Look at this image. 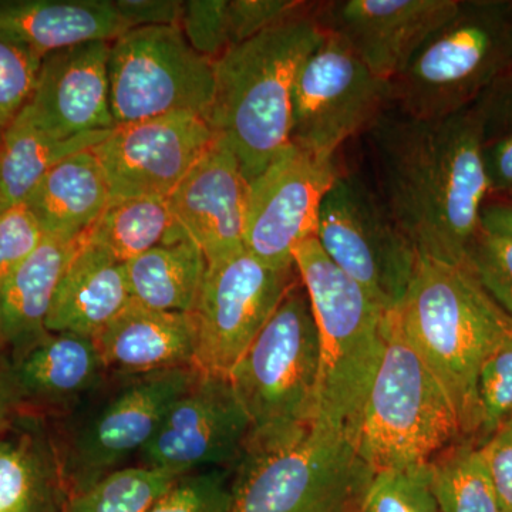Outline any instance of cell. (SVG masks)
<instances>
[{
    "label": "cell",
    "mask_w": 512,
    "mask_h": 512,
    "mask_svg": "<svg viewBox=\"0 0 512 512\" xmlns=\"http://www.w3.org/2000/svg\"><path fill=\"white\" fill-rule=\"evenodd\" d=\"M131 302L126 265L82 238L57 285L46 329L94 339Z\"/></svg>",
    "instance_id": "obj_22"
},
{
    "label": "cell",
    "mask_w": 512,
    "mask_h": 512,
    "mask_svg": "<svg viewBox=\"0 0 512 512\" xmlns=\"http://www.w3.org/2000/svg\"><path fill=\"white\" fill-rule=\"evenodd\" d=\"M251 423L227 376L198 373L164 414L136 466L183 477L235 468L247 451Z\"/></svg>",
    "instance_id": "obj_14"
},
{
    "label": "cell",
    "mask_w": 512,
    "mask_h": 512,
    "mask_svg": "<svg viewBox=\"0 0 512 512\" xmlns=\"http://www.w3.org/2000/svg\"><path fill=\"white\" fill-rule=\"evenodd\" d=\"M481 227L512 238V197H488L481 211Z\"/></svg>",
    "instance_id": "obj_44"
},
{
    "label": "cell",
    "mask_w": 512,
    "mask_h": 512,
    "mask_svg": "<svg viewBox=\"0 0 512 512\" xmlns=\"http://www.w3.org/2000/svg\"><path fill=\"white\" fill-rule=\"evenodd\" d=\"M80 239L43 237L0 289V355L9 356L43 338L50 305Z\"/></svg>",
    "instance_id": "obj_24"
},
{
    "label": "cell",
    "mask_w": 512,
    "mask_h": 512,
    "mask_svg": "<svg viewBox=\"0 0 512 512\" xmlns=\"http://www.w3.org/2000/svg\"><path fill=\"white\" fill-rule=\"evenodd\" d=\"M43 237L25 205L0 211V289Z\"/></svg>",
    "instance_id": "obj_40"
},
{
    "label": "cell",
    "mask_w": 512,
    "mask_h": 512,
    "mask_svg": "<svg viewBox=\"0 0 512 512\" xmlns=\"http://www.w3.org/2000/svg\"><path fill=\"white\" fill-rule=\"evenodd\" d=\"M501 511L512 512V417L480 443Z\"/></svg>",
    "instance_id": "obj_41"
},
{
    "label": "cell",
    "mask_w": 512,
    "mask_h": 512,
    "mask_svg": "<svg viewBox=\"0 0 512 512\" xmlns=\"http://www.w3.org/2000/svg\"><path fill=\"white\" fill-rule=\"evenodd\" d=\"M5 359L26 416L37 419H62L109 376L94 339L74 333L47 332Z\"/></svg>",
    "instance_id": "obj_20"
},
{
    "label": "cell",
    "mask_w": 512,
    "mask_h": 512,
    "mask_svg": "<svg viewBox=\"0 0 512 512\" xmlns=\"http://www.w3.org/2000/svg\"><path fill=\"white\" fill-rule=\"evenodd\" d=\"M109 133L57 137L36 124L26 109L20 111L0 138V211L25 204L55 165L97 146Z\"/></svg>",
    "instance_id": "obj_27"
},
{
    "label": "cell",
    "mask_w": 512,
    "mask_h": 512,
    "mask_svg": "<svg viewBox=\"0 0 512 512\" xmlns=\"http://www.w3.org/2000/svg\"><path fill=\"white\" fill-rule=\"evenodd\" d=\"M386 336L356 447L375 471L429 466L441 451L466 437L447 393L390 313Z\"/></svg>",
    "instance_id": "obj_8"
},
{
    "label": "cell",
    "mask_w": 512,
    "mask_h": 512,
    "mask_svg": "<svg viewBox=\"0 0 512 512\" xmlns=\"http://www.w3.org/2000/svg\"><path fill=\"white\" fill-rule=\"evenodd\" d=\"M392 109L390 82L370 72L338 36L326 33L293 84L291 144L335 160L346 141L366 134Z\"/></svg>",
    "instance_id": "obj_12"
},
{
    "label": "cell",
    "mask_w": 512,
    "mask_h": 512,
    "mask_svg": "<svg viewBox=\"0 0 512 512\" xmlns=\"http://www.w3.org/2000/svg\"><path fill=\"white\" fill-rule=\"evenodd\" d=\"M42 56L0 33V138L35 90Z\"/></svg>",
    "instance_id": "obj_34"
},
{
    "label": "cell",
    "mask_w": 512,
    "mask_h": 512,
    "mask_svg": "<svg viewBox=\"0 0 512 512\" xmlns=\"http://www.w3.org/2000/svg\"><path fill=\"white\" fill-rule=\"evenodd\" d=\"M178 478L167 471L134 464L87 490L66 495L56 512H147Z\"/></svg>",
    "instance_id": "obj_31"
},
{
    "label": "cell",
    "mask_w": 512,
    "mask_h": 512,
    "mask_svg": "<svg viewBox=\"0 0 512 512\" xmlns=\"http://www.w3.org/2000/svg\"><path fill=\"white\" fill-rule=\"evenodd\" d=\"M366 136L377 194L417 254L464 264L490 197L474 106L437 120L392 109Z\"/></svg>",
    "instance_id": "obj_1"
},
{
    "label": "cell",
    "mask_w": 512,
    "mask_h": 512,
    "mask_svg": "<svg viewBox=\"0 0 512 512\" xmlns=\"http://www.w3.org/2000/svg\"><path fill=\"white\" fill-rule=\"evenodd\" d=\"M180 28L185 39L200 55L215 62L232 47L228 0L184 2Z\"/></svg>",
    "instance_id": "obj_38"
},
{
    "label": "cell",
    "mask_w": 512,
    "mask_h": 512,
    "mask_svg": "<svg viewBox=\"0 0 512 512\" xmlns=\"http://www.w3.org/2000/svg\"><path fill=\"white\" fill-rule=\"evenodd\" d=\"M315 5L215 60L207 120L234 150L249 183L291 144L293 84L326 35L313 16Z\"/></svg>",
    "instance_id": "obj_3"
},
{
    "label": "cell",
    "mask_w": 512,
    "mask_h": 512,
    "mask_svg": "<svg viewBox=\"0 0 512 512\" xmlns=\"http://www.w3.org/2000/svg\"><path fill=\"white\" fill-rule=\"evenodd\" d=\"M319 333L318 402L312 430L356 444L370 390L386 352V316L338 268L315 237L293 252Z\"/></svg>",
    "instance_id": "obj_4"
},
{
    "label": "cell",
    "mask_w": 512,
    "mask_h": 512,
    "mask_svg": "<svg viewBox=\"0 0 512 512\" xmlns=\"http://www.w3.org/2000/svg\"><path fill=\"white\" fill-rule=\"evenodd\" d=\"M195 367L146 375H113L72 413L53 437L66 495L80 493L130 466L153 439L171 404L198 376Z\"/></svg>",
    "instance_id": "obj_7"
},
{
    "label": "cell",
    "mask_w": 512,
    "mask_h": 512,
    "mask_svg": "<svg viewBox=\"0 0 512 512\" xmlns=\"http://www.w3.org/2000/svg\"><path fill=\"white\" fill-rule=\"evenodd\" d=\"M315 238L330 261L384 312L399 306L420 256L377 191L357 175H338L320 205Z\"/></svg>",
    "instance_id": "obj_11"
},
{
    "label": "cell",
    "mask_w": 512,
    "mask_h": 512,
    "mask_svg": "<svg viewBox=\"0 0 512 512\" xmlns=\"http://www.w3.org/2000/svg\"><path fill=\"white\" fill-rule=\"evenodd\" d=\"M36 420L0 436V512H56L66 498L53 437Z\"/></svg>",
    "instance_id": "obj_26"
},
{
    "label": "cell",
    "mask_w": 512,
    "mask_h": 512,
    "mask_svg": "<svg viewBox=\"0 0 512 512\" xmlns=\"http://www.w3.org/2000/svg\"><path fill=\"white\" fill-rule=\"evenodd\" d=\"M234 468H211L178 478L147 512H229Z\"/></svg>",
    "instance_id": "obj_35"
},
{
    "label": "cell",
    "mask_w": 512,
    "mask_h": 512,
    "mask_svg": "<svg viewBox=\"0 0 512 512\" xmlns=\"http://www.w3.org/2000/svg\"><path fill=\"white\" fill-rule=\"evenodd\" d=\"M458 5L460 0H333L316 2L313 16L370 72L392 82Z\"/></svg>",
    "instance_id": "obj_17"
},
{
    "label": "cell",
    "mask_w": 512,
    "mask_h": 512,
    "mask_svg": "<svg viewBox=\"0 0 512 512\" xmlns=\"http://www.w3.org/2000/svg\"><path fill=\"white\" fill-rule=\"evenodd\" d=\"M392 315L453 404L466 439L480 429L478 376L485 359L512 333V319L464 264L419 258Z\"/></svg>",
    "instance_id": "obj_2"
},
{
    "label": "cell",
    "mask_w": 512,
    "mask_h": 512,
    "mask_svg": "<svg viewBox=\"0 0 512 512\" xmlns=\"http://www.w3.org/2000/svg\"><path fill=\"white\" fill-rule=\"evenodd\" d=\"M296 279L295 266L272 268L247 249L208 265L192 312L197 325L195 369L228 377Z\"/></svg>",
    "instance_id": "obj_13"
},
{
    "label": "cell",
    "mask_w": 512,
    "mask_h": 512,
    "mask_svg": "<svg viewBox=\"0 0 512 512\" xmlns=\"http://www.w3.org/2000/svg\"><path fill=\"white\" fill-rule=\"evenodd\" d=\"M215 138L204 117L175 113L116 127L92 151L111 198H168Z\"/></svg>",
    "instance_id": "obj_16"
},
{
    "label": "cell",
    "mask_w": 512,
    "mask_h": 512,
    "mask_svg": "<svg viewBox=\"0 0 512 512\" xmlns=\"http://www.w3.org/2000/svg\"><path fill=\"white\" fill-rule=\"evenodd\" d=\"M302 0H228L232 47L292 18L311 6Z\"/></svg>",
    "instance_id": "obj_39"
},
{
    "label": "cell",
    "mask_w": 512,
    "mask_h": 512,
    "mask_svg": "<svg viewBox=\"0 0 512 512\" xmlns=\"http://www.w3.org/2000/svg\"><path fill=\"white\" fill-rule=\"evenodd\" d=\"M25 416V410L10 379L5 356L0 355V436L12 430Z\"/></svg>",
    "instance_id": "obj_43"
},
{
    "label": "cell",
    "mask_w": 512,
    "mask_h": 512,
    "mask_svg": "<svg viewBox=\"0 0 512 512\" xmlns=\"http://www.w3.org/2000/svg\"><path fill=\"white\" fill-rule=\"evenodd\" d=\"M127 30L114 0H0V33L42 57L83 43L113 42Z\"/></svg>",
    "instance_id": "obj_23"
},
{
    "label": "cell",
    "mask_w": 512,
    "mask_h": 512,
    "mask_svg": "<svg viewBox=\"0 0 512 512\" xmlns=\"http://www.w3.org/2000/svg\"><path fill=\"white\" fill-rule=\"evenodd\" d=\"M110 45L83 43L43 57L25 107L36 124L62 138L116 128L110 104Z\"/></svg>",
    "instance_id": "obj_19"
},
{
    "label": "cell",
    "mask_w": 512,
    "mask_h": 512,
    "mask_svg": "<svg viewBox=\"0 0 512 512\" xmlns=\"http://www.w3.org/2000/svg\"><path fill=\"white\" fill-rule=\"evenodd\" d=\"M207 271L201 249L185 235L126 264L133 302L164 312H194Z\"/></svg>",
    "instance_id": "obj_28"
},
{
    "label": "cell",
    "mask_w": 512,
    "mask_h": 512,
    "mask_svg": "<svg viewBox=\"0 0 512 512\" xmlns=\"http://www.w3.org/2000/svg\"><path fill=\"white\" fill-rule=\"evenodd\" d=\"M248 195L249 181L234 150L217 136L168 197L178 228L208 265L245 251Z\"/></svg>",
    "instance_id": "obj_18"
},
{
    "label": "cell",
    "mask_w": 512,
    "mask_h": 512,
    "mask_svg": "<svg viewBox=\"0 0 512 512\" xmlns=\"http://www.w3.org/2000/svg\"><path fill=\"white\" fill-rule=\"evenodd\" d=\"M427 468L441 512H503L476 439L456 441Z\"/></svg>",
    "instance_id": "obj_30"
},
{
    "label": "cell",
    "mask_w": 512,
    "mask_h": 512,
    "mask_svg": "<svg viewBox=\"0 0 512 512\" xmlns=\"http://www.w3.org/2000/svg\"><path fill=\"white\" fill-rule=\"evenodd\" d=\"M512 69V0H460L390 82L393 109L437 120L468 109Z\"/></svg>",
    "instance_id": "obj_6"
},
{
    "label": "cell",
    "mask_w": 512,
    "mask_h": 512,
    "mask_svg": "<svg viewBox=\"0 0 512 512\" xmlns=\"http://www.w3.org/2000/svg\"><path fill=\"white\" fill-rule=\"evenodd\" d=\"M375 476L353 441L311 430L295 446L245 454L229 512H362Z\"/></svg>",
    "instance_id": "obj_9"
},
{
    "label": "cell",
    "mask_w": 512,
    "mask_h": 512,
    "mask_svg": "<svg viewBox=\"0 0 512 512\" xmlns=\"http://www.w3.org/2000/svg\"><path fill=\"white\" fill-rule=\"evenodd\" d=\"M110 200L106 174L90 148L55 165L23 205L45 237L80 239Z\"/></svg>",
    "instance_id": "obj_25"
},
{
    "label": "cell",
    "mask_w": 512,
    "mask_h": 512,
    "mask_svg": "<svg viewBox=\"0 0 512 512\" xmlns=\"http://www.w3.org/2000/svg\"><path fill=\"white\" fill-rule=\"evenodd\" d=\"M480 429L483 443L498 426L512 417V333L485 359L478 376Z\"/></svg>",
    "instance_id": "obj_37"
},
{
    "label": "cell",
    "mask_w": 512,
    "mask_h": 512,
    "mask_svg": "<svg viewBox=\"0 0 512 512\" xmlns=\"http://www.w3.org/2000/svg\"><path fill=\"white\" fill-rule=\"evenodd\" d=\"M114 6L130 29L180 26L184 12L181 0H114Z\"/></svg>",
    "instance_id": "obj_42"
},
{
    "label": "cell",
    "mask_w": 512,
    "mask_h": 512,
    "mask_svg": "<svg viewBox=\"0 0 512 512\" xmlns=\"http://www.w3.org/2000/svg\"><path fill=\"white\" fill-rule=\"evenodd\" d=\"M109 79L116 127L175 113L208 119L215 62L188 43L180 26L134 28L111 42Z\"/></svg>",
    "instance_id": "obj_10"
},
{
    "label": "cell",
    "mask_w": 512,
    "mask_h": 512,
    "mask_svg": "<svg viewBox=\"0 0 512 512\" xmlns=\"http://www.w3.org/2000/svg\"><path fill=\"white\" fill-rule=\"evenodd\" d=\"M339 170L288 144L249 183L245 249L272 268H292L293 252L313 238L320 205Z\"/></svg>",
    "instance_id": "obj_15"
},
{
    "label": "cell",
    "mask_w": 512,
    "mask_h": 512,
    "mask_svg": "<svg viewBox=\"0 0 512 512\" xmlns=\"http://www.w3.org/2000/svg\"><path fill=\"white\" fill-rule=\"evenodd\" d=\"M362 512H441L430 488L429 468L376 471Z\"/></svg>",
    "instance_id": "obj_33"
},
{
    "label": "cell",
    "mask_w": 512,
    "mask_h": 512,
    "mask_svg": "<svg viewBox=\"0 0 512 512\" xmlns=\"http://www.w3.org/2000/svg\"><path fill=\"white\" fill-rule=\"evenodd\" d=\"M94 342L107 372L146 375L194 367L197 325L192 313L156 311L131 302Z\"/></svg>",
    "instance_id": "obj_21"
},
{
    "label": "cell",
    "mask_w": 512,
    "mask_h": 512,
    "mask_svg": "<svg viewBox=\"0 0 512 512\" xmlns=\"http://www.w3.org/2000/svg\"><path fill=\"white\" fill-rule=\"evenodd\" d=\"M184 235L165 197L111 198L83 239L126 265Z\"/></svg>",
    "instance_id": "obj_29"
},
{
    "label": "cell",
    "mask_w": 512,
    "mask_h": 512,
    "mask_svg": "<svg viewBox=\"0 0 512 512\" xmlns=\"http://www.w3.org/2000/svg\"><path fill=\"white\" fill-rule=\"evenodd\" d=\"M466 264L512 319V238L480 227L468 245Z\"/></svg>",
    "instance_id": "obj_36"
},
{
    "label": "cell",
    "mask_w": 512,
    "mask_h": 512,
    "mask_svg": "<svg viewBox=\"0 0 512 512\" xmlns=\"http://www.w3.org/2000/svg\"><path fill=\"white\" fill-rule=\"evenodd\" d=\"M473 106L480 121L490 197H512V69L498 77Z\"/></svg>",
    "instance_id": "obj_32"
},
{
    "label": "cell",
    "mask_w": 512,
    "mask_h": 512,
    "mask_svg": "<svg viewBox=\"0 0 512 512\" xmlns=\"http://www.w3.org/2000/svg\"><path fill=\"white\" fill-rule=\"evenodd\" d=\"M319 363L318 326L298 275L228 375L251 423L245 454L282 450L308 436L318 402Z\"/></svg>",
    "instance_id": "obj_5"
}]
</instances>
